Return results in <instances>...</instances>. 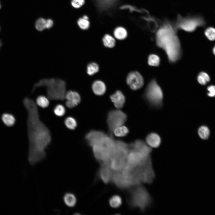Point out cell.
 Returning a JSON list of instances; mask_svg holds the SVG:
<instances>
[{
  "mask_svg": "<svg viewBox=\"0 0 215 215\" xmlns=\"http://www.w3.org/2000/svg\"><path fill=\"white\" fill-rule=\"evenodd\" d=\"M112 172L109 162L101 164L98 174L100 179L105 184H108L111 182Z\"/></svg>",
  "mask_w": 215,
  "mask_h": 215,
  "instance_id": "8fae6325",
  "label": "cell"
},
{
  "mask_svg": "<svg viewBox=\"0 0 215 215\" xmlns=\"http://www.w3.org/2000/svg\"><path fill=\"white\" fill-rule=\"evenodd\" d=\"M205 24L202 18L199 17H184L179 15L174 27L177 30H181L188 32L194 31L196 27Z\"/></svg>",
  "mask_w": 215,
  "mask_h": 215,
  "instance_id": "ba28073f",
  "label": "cell"
},
{
  "mask_svg": "<svg viewBox=\"0 0 215 215\" xmlns=\"http://www.w3.org/2000/svg\"><path fill=\"white\" fill-rule=\"evenodd\" d=\"M176 31L174 26L167 21L158 30L156 34V45L165 51L171 63L176 62L182 55L180 42Z\"/></svg>",
  "mask_w": 215,
  "mask_h": 215,
  "instance_id": "7a4b0ae2",
  "label": "cell"
},
{
  "mask_svg": "<svg viewBox=\"0 0 215 215\" xmlns=\"http://www.w3.org/2000/svg\"><path fill=\"white\" fill-rule=\"evenodd\" d=\"M129 132L128 128L123 125L115 128L113 131V134L117 137H122L126 136Z\"/></svg>",
  "mask_w": 215,
  "mask_h": 215,
  "instance_id": "603a6c76",
  "label": "cell"
},
{
  "mask_svg": "<svg viewBox=\"0 0 215 215\" xmlns=\"http://www.w3.org/2000/svg\"><path fill=\"white\" fill-rule=\"evenodd\" d=\"M83 18L85 19L88 20L89 18L88 16L86 15H84L83 16Z\"/></svg>",
  "mask_w": 215,
  "mask_h": 215,
  "instance_id": "74e56055",
  "label": "cell"
},
{
  "mask_svg": "<svg viewBox=\"0 0 215 215\" xmlns=\"http://www.w3.org/2000/svg\"><path fill=\"white\" fill-rule=\"evenodd\" d=\"M127 119L126 114L119 109L110 111L108 114L107 123L110 134L113 135L115 128L124 125Z\"/></svg>",
  "mask_w": 215,
  "mask_h": 215,
  "instance_id": "9c48e42d",
  "label": "cell"
},
{
  "mask_svg": "<svg viewBox=\"0 0 215 215\" xmlns=\"http://www.w3.org/2000/svg\"><path fill=\"white\" fill-rule=\"evenodd\" d=\"M102 41L104 46L106 47L112 48L115 46L116 42L114 38L109 34H106L103 36Z\"/></svg>",
  "mask_w": 215,
  "mask_h": 215,
  "instance_id": "d6986e66",
  "label": "cell"
},
{
  "mask_svg": "<svg viewBox=\"0 0 215 215\" xmlns=\"http://www.w3.org/2000/svg\"><path fill=\"white\" fill-rule=\"evenodd\" d=\"M36 102L39 106L43 108L47 107L49 104L48 99L44 96H38L36 99Z\"/></svg>",
  "mask_w": 215,
  "mask_h": 215,
  "instance_id": "f1b7e54d",
  "label": "cell"
},
{
  "mask_svg": "<svg viewBox=\"0 0 215 215\" xmlns=\"http://www.w3.org/2000/svg\"><path fill=\"white\" fill-rule=\"evenodd\" d=\"M46 20L42 18L37 19L36 22L35 27L39 31H42L46 29Z\"/></svg>",
  "mask_w": 215,
  "mask_h": 215,
  "instance_id": "f546056e",
  "label": "cell"
},
{
  "mask_svg": "<svg viewBox=\"0 0 215 215\" xmlns=\"http://www.w3.org/2000/svg\"><path fill=\"white\" fill-rule=\"evenodd\" d=\"M145 142L151 148H157L160 146L161 140L158 134L155 133H151L147 136Z\"/></svg>",
  "mask_w": 215,
  "mask_h": 215,
  "instance_id": "5bb4252c",
  "label": "cell"
},
{
  "mask_svg": "<svg viewBox=\"0 0 215 215\" xmlns=\"http://www.w3.org/2000/svg\"><path fill=\"white\" fill-rule=\"evenodd\" d=\"M205 34L207 37L211 41L215 40V29L212 27L207 28Z\"/></svg>",
  "mask_w": 215,
  "mask_h": 215,
  "instance_id": "1f68e13d",
  "label": "cell"
},
{
  "mask_svg": "<svg viewBox=\"0 0 215 215\" xmlns=\"http://www.w3.org/2000/svg\"></svg>",
  "mask_w": 215,
  "mask_h": 215,
  "instance_id": "b9f144b4",
  "label": "cell"
},
{
  "mask_svg": "<svg viewBox=\"0 0 215 215\" xmlns=\"http://www.w3.org/2000/svg\"><path fill=\"white\" fill-rule=\"evenodd\" d=\"M143 97L151 108L160 109L163 105V93L162 90L153 79L148 85Z\"/></svg>",
  "mask_w": 215,
  "mask_h": 215,
  "instance_id": "8992f818",
  "label": "cell"
},
{
  "mask_svg": "<svg viewBox=\"0 0 215 215\" xmlns=\"http://www.w3.org/2000/svg\"><path fill=\"white\" fill-rule=\"evenodd\" d=\"M1 4H0V8H1Z\"/></svg>",
  "mask_w": 215,
  "mask_h": 215,
  "instance_id": "60d3db41",
  "label": "cell"
},
{
  "mask_svg": "<svg viewBox=\"0 0 215 215\" xmlns=\"http://www.w3.org/2000/svg\"><path fill=\"white\" fill-rule=\"evenodd\" d=\"M34 86L33 92L37 87L46 86L47 96L50 99L63 100L65 99L66 83L62 79L54 78L42 79Z\"/></svg>",
  "mask_w": 215,
  "mask_h": 215,
  "instance_id": "277c9868",
  "label": "cell"
},
{
  "mask_svg": "<svg viewBox=\"0 0 215 215\" xmlns=\"http://www.w3.org/2000/svg\"><path fill=\"white\" fill-rule=\"evenodd\" d=\"M63 200L64 204L69 208L74 207L77 202V198L73 194L68 192L65 193L63 197Z\"/></svg>",
  "mask_w": 215,
  "mask_h": 215,
  "instance_id": "e0dca14e",
  "label": "cell"
},
{
  "mask_svg": "<svg viewBox=\"0 0 215 215\" xmlns=\"http://www.w3.org/2000/svg\"><path fill=\"white\" fill-rule=\"evenodd\" d=\"M99 8L101 10L108 9L116 2L117 0H94Z\"/></svg>",
  "mask_w": 215,
  "mask_h": 215,
  "instance_id": "ac0fdd59",
  "label": "cell"
},
{
  "mask_svg": "<svg viewBox=\"0 0 215 215\" xmlns=\"http://www.w3.org/2000/svg\"><path fill=\"white\" fill-rule=\"evenodd\" d=\"M99 70V65L94 62L89 63L86 67V72L90 76H92L97 73Z\"/></svg>",
  "mask_w": 215,
  "mask_h": 215,
  "instance_id": "7402d4cb",
  "label": "cell"
},
{
  "mask_svg": "<svg viewBox=\"0 0 215 215\" xmlns=\"http://www.w3.org/2000/svg\"><path fill=\"white\" fill-rule=\"evenodd\" d=\"M23 103L28 114V161L31 165L34 166L45 158V150L50 143L51 137L49 130L40 119L34 101L26 98Z\"/></svg>",
  "mask_w": 215,
  "mask_h": 215,
  "instance_id": "6da1fadb",
  "label": "cell"
},
{
  "mask_svg": "<svg viewBox=\"0 0 215 215\" xmlns=\"http://www.w3.org/2000/svg\"><path fill=\"white\" fill-rule=\"evenodd\" d=\"M1 42H0V47L1 46Z\"/></svg>",
  "mask_w": 215,
  "mask_h": 215,
  "instance_id": "ab89813d",
  "label": "cell"
},
{
  "mask_svg": "<svg viewBox=\"0 0 215 215\" xmlns=\"http://www.w3.org/2000/svg\"><path fill=\"white\" fill-rule=\"evenodd\" d=\"M135 187L130 191L128 203L132 207L139 208L143 211L150 205L151 198L146 189L140 185Z\"/></svg>",
  "mask_w": 215,
  "mask_h": 215,
  "instance_id": "52a82bcc",
  "label": "cell"
},
{
  "mask_svg": "<svg viewBox=\"0 0 215 215\" xmlns=\"http://www.w3.org/2000/svg\"><path fill=\"white\" fill-rule=\"evenodd\" d=\"M77 23L79 27L83 30L88 29L90 26V22L89 21L83 18H79L77 21Z\"/></svg>",
  "mask_w": 215,
  "mask_h": 215,
  "instance_id": "4dcf8cb0",
  "label": "cell"
},
{
  "mask_svg": "<svg viewBox=\"0 0 215 215\" xmlns=\"http://www.w3.org/2000/svg\"><path fill=\"white\" fill-rule=\"evenodd\" d=\"M85 3V0H72L71 2L72 6L75 8L81 7Z\"/></svg>",
  "mask_w": 215,
  "mask_h": 215,
  "instance_id": "836d02e7",
  "label": "cell"
},
{
  "mask_svg": "<svg viewBox=\"0 0 215 215\" xmlns=\"http://www.w3.org/2000/svg\"><path fill=\"white\" fill-rule=\"evenodd\" d=\"M92 90L94 94L97 96H102L105 93L106 87L102 81L97 80L94 81L91 85Z\"/></svg>",
  "mask_w": 215,
  "mask_h": 215,
  "instance_id": "9a60e30c",
  "label": "cell"
},
{
  "mask_svg": "<svg viewBox=\"0 0 215 215\" xmlns=\"http://www.w3.org/2000/svg\"><path fill=\"white\" fill-rule=\"evenodd\" d=\"M53 25V22L51 19L46 20V29H49L52 27Z\"/></svg>",
  "mask_w": 215,
  "mask_h": 215,
  "instance_id": "8d00e7d4",
  "label": "cell"
},
{
  "mask_svg": "<svg viewBox=\"0 0 215 215\" xmlns=\"http://www.w3.org/2000/svg\"><path fill=\"white\" fill-rule=\"evenodd\" d=\"M213 51L214 54L215 55V46L213 49Z\"/></svg>",
  "mask_w": 215,
  "mask_h": 215,
  "instance_id": "f35d334b",
  "label": "cell"
},
{
  "mask_svg": "<svg viewBox=\"0 0 215 215\" xmlns=\"http://www.w3.org/2000/svg\"><path fill=\"white\" fill-rule=\"evenodd\" d=\"M121 9H128L130 12L133 11H139V10L134 7L130 5H124L120 7Z\"/></svg>",
  "mask_w": 215,
  "mask_h": 215,
  "instance_id": "d590c367",
  "label": "cell"
},
{
  "mask_svg": "<svg viewBox=\"0 0 215 215\" xmlns=\"http://www.w3.org/2000/svg\"><path fill=\"white\" fill-rule=\"evenodd\" d=\"M110 99L116 108L119 109L123 107L125 101V98L120 90H117L110 96Z\"/></svg>",
  "mask_w": 215,
  "mask_h": 215,
  "instance_id": "4fadbf2b",
  "label": "cell"
},
{
  "mask_svg": "<svg viewBox=\"0 0 215 215\" xmlns=\"http://www.w3.org/2000/svg\"><path fill=\"white\" fill-rule=\"evenodd\" d=\"M64 124L67 128L71 130L74 129L77 126V122L75 119L70 116L68 117L65 119Z\"/></svg>",
  "mask_w": 215,
  "mask_h": 215,
  "instance_id": "4316f807",
  "label": "cell"
},
{
  "mask_svg": "<svg viewBox=\"0 0 215 215\" xmlns=\"http://www.w3.org/2000/svg\"><path fill=\"white\" fill-rule=\"evenodd\" d=\"M197 79L200 84L204 85L210 81V78L207 73L204 72H202L198 75Z\"/></svg>",
  "mask_w": 215,
  "mask_h": 215,
  "instance_id": "83f0119b",
  "label": "cell"
},
{
  "mask_svg": "<svg viewBox=\"0 0 215 215\" xmlns=\"http://www.w3.org/2000/svg\"><path fill=\"white\" fill-rule=\"evenodd\" d=\"M128 144L121 140H115L109 163L113 171L121 170L126 162L129 151Z\"/></svg>",
  "mask_w": 215,
  "mask_h": 215,
  "instance_id": "5b68a950",
  "label": "cell"
},
{
  "mask_svg": "<svg viewBox=\"0 0 215 215\" xmlns=\"http://www.w3.org/2000/svg\"><path fill=\"white\" fill-rule=\"evenodd\" d=\"M160 59L157 55L154 54L150 55L148 58V63L151 66H158L160 64Z\"/></svg>",
  "mask_w": 215,
  "mask_h": 215,
  "instance_id": "484cf974",
  "label": "cell"
},
{
  "mask_svg": "<svg viewBox=\"0 0 215 215\" xmlns=\"http://www.w3.org/2000/svg\"><path fill=\"white\" fill-rule=\"evenodd\" d=\"M113 35L115 38L119 40H123L126 39L128 33L126 30L121 27H116L113 31Z\"/></svg>",
  "mask_w": 215,
  "mask_h": 215,
  "instance_id": "ffe728a7",
  "label": "cell"
},
{
  "mask_svg": "<svg viewBox=\"0 0 215 215\" xmlns=\"http://www.w3.org/2000/svg\"><path fill=\"white\" fill-rule=\"evenodd\" d=\"M2 120L4 123L7 126H11L15 122V119L12 114L5 113L2 115Z\"/></svg>",
  "mask_w": 215,
  "mask_h": 215,
  "instance_id": "cb8c5ba5",
  "label": "cell"
},
{
  "mask_svg": "<svg viewBox=\"0 0 215 215\" xmlns=\"http://www.w3.org/2000/svg\"><path fill=\"white\" fill-rule=\"evenodd\" d=\"M126 82L130 88L133 90L140 89L144 84L142 76L136 71L130 72L128 74L126 78Z\"/></svg>",
  "mask_w": 215,
  "mask_h": 215,
  "instance_id": "30bf717a",
  "label": "cell"
},
{
  "mask_svg": "<svg viewBox=\"0 0 215 215\" xmlns=\"http://www.w3.org/2000/svg\"><path fill=\"white\" fill-rule=\"evenodd\" d=\"M109 203L110 206L112 208H118L122 203V198L119 195H114L109 199Z\"/></svg>",
  "mask_w": 215,
  "mask_h": 215,
  "instance_id": "44dd1931",
  "label": "cell"
},
{
  "mask_svg": "<svg viewBox=\"0 0 215 215\" xmlns=\"http://www.w3.org/2000/svg\"><path fill=\"white\" fill-rule=\"evenodd\" d=\"M198 134L201 139H208L209 136L210 131L207 126H202L199 128Z\"/></svg>",
  "mask_w": 215,
  "mask_h": 215,
  "instance_id": "d4e9b609",
  "label": "cell"
},
{
  "mask_svg": "<svg viewBox=\"0 0 215 215\" xmlns=\"http://www.w3.org/2000/svg\"><path fill=\"white\" fill-rule=\"evenodd\" d=\"M105 134V133L102 131L92 130L86 134L85 139L88 145L90 146L93 142Z\"/></svg>",
  "mask_w": 215,
  "mask_h": 215,
  "instance_id": "2e32d148",
  "label": "cell"
},
{
  "mask_svg": "<svg viewBox=\"0 0 215 215\" xmlns=\"http://www.w3.org/2000/svg\"><path fill=\"white\" fill-rule=\"evenodd\" d=\"M207 90L208 91V96L211 97H213L215 96V86H210L208 87Z\"/></svg>",
  "mask_w": 215,
  "mask_h": 215,
  "instance_id": "e575fe53",
  "label": "cell"
},
{
  "mask_svg": "<svg viewBox=\"0 0 215 215\" xmlns=\"http://www.w3.org/2000/svg\"><path fill=\"white\" fill-rule=\"evenodd\" d=\"M115 142L112 135L105 133L93 142L90 146L96 160L100 163L109 162Z\"/></svg>",
  "mask_w": 215,
  "mask_h": 215,
  "instance_id": "3957f363",
  "label": "cell"
},
{
  "mask_svg": "<svg viewBox=\"0 0 215 215\" xmlns=\"http://www.w3.org/2000/svg\"><path fill=\"white\" fill-rule=\"evenodd\" d=\"M65 99L66 100V105L70 108L76 107L81 101L79 94L77 92L73 90H69L66 93Z\"/></svg>",
  "mask_w": 215,
  "mask_h": 215,
  "instance_id": "7c38bea8",
  "label": "cell"
},
{
  "mask_svg": "<svg viewBox=\"0 0 215 215\" xmlns=\"http://www.w3.org/2000/svg\"><path fill=\"white\" fill-rule=\"evenodd\" d=\"M54 112L55 115L57 116H62L64 114L65 109L63 105H58L54 108Z\"/></svg>",
  "mask_w": 215,
  "mask_h": 215,
  "instance_id": "d6a6232c",
  "label": "cell"
}]
</instances>
